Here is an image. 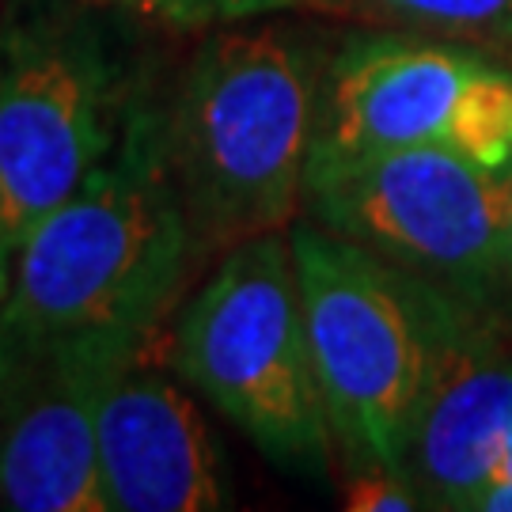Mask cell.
Returning <instances> with one entry per match:
<instances>
[{
	"instance_id": "obj_8",
	"label": "cell",
	"mask_w": 512,
	"mask_h": 512,
	"mask_svg": "<svg viewBox=\"0 0 512 512\" xmlns=\"http://www.w3.org/2000/svg\"><path fill=\"white\" fill-rule=\"evenodd\" d=\"M512 433V315L448 293L403 471L425 509L475 512Z\"/></svg>"
},
{
	"instance_id": "obj_13",
	"label": "cell",
	"mask_w": 512,
	"mask_h": 512,
	"mask_svg": "<svg viewBox=\"0 0 512 512\" xmlns=\"http://www.w3.org/2000/svg\"><path fill=\"white\" fill-rule=\"evenodd\" d=\"M342 505L349 512H414L425 509L418 486L403 467L357 463L342 467Z\"/></svg>"
},
{
	"instance_id": "obj_5",
	"label": "cell",
	"mask_w": 512,
	"mask_h": 512,
	"mask_svg": "<svg viewBox=\"0 0 512 512\" xmlns=\"http://www.w3.org/2000/svg\"><path fill=\"white\" fill-rule=\"evenodd\" d=\"M103 27L35 8L0 31V300L23 243L118 145L133 99Z\"/></svg>"
},
{
	"instance_id": "obj_6",
	"label": "cell",
	"mask_w": 512,
	"mask_h": 512,
	"mask_svg": "<svg viewBox=\"0 0 512 512\" xmlns=\"http://www.w3.org/2000/svg\"><path fill=\"white\" fill-rule=\"evenodd\" d=\"M315 224L475 304L512 300V167L448 145L380 152L308 175Z\"/></svg>"
},
{
	"instance_id": "obj_16",
	"label": "cell",
	"mask_w": 512,
	"mask_h": 512,
	"mask_svg": "<svg viewBox=\"0 0 512 512\" xmlns=\"http://www.w3.org/2000/svg\"><path fill=\"white\" fill-rule=\"evenodd\" d=\"M497 475H512V433H509V444H505V459H501V471Z\"/></svg>"
},
{
	"instance_id": "obj_9",
	"label": "cell",
	"mask_w": 512,
	"mask_h": 512,
	"mask_svg": "<svg viewBox=\"0 0 512 512\" xmlns=\"http://www.w3.org/2000/svg\"><path fill=\"white\" fill-rule=\"evenodd\" d=\"M486 61L403 38H349L323 65L308 175L380 152L448 145L456 110Z\"/></svg>"
},
{
	"instance_id": "obj_2",
	"label": "cell",
	"mask_w": 512,
	"mask_h": 512,
	"mask_svg": "<svg viewBox=\"0 0 512 512\" xmlns=\"http://www.w3.org/2000/svg\"><path fill=\"white\" fill-rule=\"evenodd\" d=\"M323 61L281 27L217 31L167 110V160L198 255L285 232L308 186Z\"/></svg>"
},
{
	"instance_id": "obj_14",
	"label": "cell",
	"mask_w": 512,
	"mask_h": 512,
	"mask_svg": "<svg viewBox=\"0 0 512 512\" xmlns=\"http://www.w3.org/2000/svg\"><path fill=\"white\" fill-rule=\"evenodd\" d=\"M296 4H311V0H160L156 12L175 27H220V23L255 19L266 12L296 8Z\"/></svg>"
},
{
	"instance_id": "obj_3",
	"label": "cell",
	"mask_w": 512,
	"mask_h": 512,
	"mask_svg": "<svg viewBox=\"0 0 512 512\" xmlns=\"http://www.w3.org/2000/svg\"><path fill=\"white\" fill-rule=\"evenodd\" d=\"M171 361L277 471L311 482L334 471L338 448L315 380L289 232H262L220 255L179 311Z\"/></svg>"
},
{
	"instance_id": "obj_12",
	"label": "cell",
	"mask_w": 512,
	"mask_h": 512,
	"mask_svg": "<svg viewBox=\"0 0 512 512\" xmlns=\"http://www.w3.org/2000/svg\"><path fill=\"white\" fill-rule=\"evenodd\" d=\"M376 12L448 35H512V0H368Z\"/></svg>"
},
{
	"instance_id": "obj_7",
	"label": "cell",
	"mask_w": 512,
	"mask_h": 512,
	"mask_svg": "<svg viewBox=\"0 0 512 512\" xmlns=\"http://www.w3.org/2000/svg\"><path fill=\"white\" fill-rule=\"evenodd\" d=\"M148 342L126 330L0 342V509L107 512L99 406Z\"/></svg>"
},
{
	"instance_id": "obj_17",
	"label": "cell",
	"mask_w": 512,
	"mask_h": 512,
	"mask_svg": "<svg viewBox=\"0 0 512 512\" xmlns=\"http://www.w3.org/2000/svg\"><path fill=\"white\" fill-rule=\"evenodd\" d=\"M145 4H152V8H156V4H160V0H145Z\"/></svg>"
},
{
	"instance_id": "obj_15",
	"label": "cell",
	"mask_w": 512,
	"mask_h": 512,
	"mask_svg": "<svg viewBox=\"0 0 512 512\" xmlns=\"http://www.w3.org/2000/svg\"><path fill=\"white\" fill-rule=\"evenodd\" d=\"M475 512H512V475H494L478 494Z\"/></svg>"
},
{
	"instance_id": "obj_4",
	"label": "cell",
	"mask_w": 512,
	"mask_h": 512,
	"mask_svg": "<svg viewBox=\"0 0 512 512\" xmlns=\"http://www.w3.org/2000/svg\"><path fill=\"white\" fill-rule=\"evenodd\" d=\"M315 380L338 467H403L448 293L323 224H289Z\"/></svg>"
},
{
	"instance_id": "obj_11",
	"label": "cell",
	"mask_w": 512,
	"mask_h": 512,
	"mask_svg": "<svg viewBox=\"0 0 512 512\" xmlns=\"http://www.w3.org/2000/svg\"><path fill=\"white\" fill-rule=\"evenodd\" d=\"M448 148L486 167H512V73L482 65L456 110Z\"/></svg>"
},
{
	"instance_id": "obj_1",
	"label": "cell",
	"mask_w": 512,
	"mask_h": 512,
	"mask_svg": "<svg viewBox=\"0 0 512 512\" xmlns=\"http://www.w3.org/2000/svg\"><path fill=\"white\" fill-rule=\"evenodd\" d=\"M194 255L167 160V110L133 88L118 145L23 243L0 300V342L76 330L156 338Z\"/></svg>"
},
{
	"instance_id": "obj_10",
	"label": "cell",
	"mask_w": 512,
	"mask_h": 512,
	"mask_svg": "<svg viewBox=\"0 0 512 512\" xmlns=\"http://www.w3.org/2000/svg\"><path fill=\"white\" fill-rule=\"evenodd\" d=\"M99 482L107 512L228 509L217 440L179 384L141 368L118 376L99 406Z\"/></svg>"
}]
</instances>
